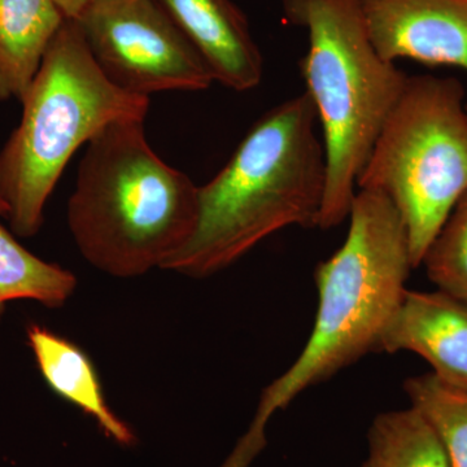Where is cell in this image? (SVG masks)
Wrapping results in <instances>:
<instances>
[{"label": "cell", "mask_w": 467, "mask_h": 467, "mask_svg": "<svg viewBox=\"0 0 467 467\" xmlns=\"http://www.w3.org/2000/svg\"><path fill=\"white\" fill-rule=\"evenodd\" d=\"M20 124L0 150V199L12 232L41 230L48 199L79 147L124 119H146L150 97L117 88L92 57L76 21L48 46L23 99Z\"/></svg>", "instance_id": "5"}, {"label": "cell", "mask_w": 467, "mask_h": 467, "mask_svg": "<svg viewBox=\"0 0 467 467\" xmlns=\"http://www.w3.org/2000/svg\"><path fill=\"white\" fill-rule=\"evenodd\" d=\"M218 82L236 92L254 90L264 57L250 23L233 0H160Z\"/></svg>", "instance_id": "10"}, {"label": "cell", "mask_w": 467, "mask_h": 467, "mask_svg": "<svg viewBox=\"0 0 467 467\" xmlns=\"http://www.w3.org/2000/svg\"><path fill=\"white\" fill-rule=\"evenodd\" d=\"M104 76L122 90H208L213 76L160 0H90L77 16Z\"/></svg>", "instance_id": "7"}, {"label": "cell", "mask_w": 467, "mask_h": 467, "mask_svg": "<svg viewBox=\"0 0 467 467\" xmlns=\"http://www.w3.org/2000/svg\"><path fill=\"white\" fill-rule=\"evenodd\" d=\"M66 21L54 0H0V100L23 99Z\"/></svg>", "instance_id": "12"}, {"label": "cell", "mask_w": 467, "mask_h": 467, "mask_svg": "<svg viewBox=\"0 0 467 467\" xmlns=\"http://www.w3.org/2000/svg\"><path fill=\"white\" fill-rule=\"evenodd\" d=\"M411 408L420 411L441 441L451 467H467V391L434 373L405 380Z\"/></svg>", "instance_id": "15"}, {"label": "cell", "mask_w": 467, "mask_h": 467, "mask_svg": "<svg viewBox=\"0 0 467 467\" xmlns=\"http://www.w3.org/2000/svg\"><path fill=\"white\" fill-rule=\"evenodd\" d=\"M358 189L392 202L407 227L411 264L420 266L467 192V109L459 79L409 77L359 173Z\"/></svg>", "instance_id": "6"}, {"label": "cell", "mask_w": 467, "mask_h": 467, "mask_svg": "<svg viewBox=\"0 0 467 467\" xmlns=\"http://www.w3.org/2000/svg\"><path fill=\"white\" fill-rule=\"evenodd\" d=\"M5 214L7 207L0 199V216ZM76 285L73 273L39 259L0 223V318L9 301L33 300L58 308L72 296Z\"/></svg>", "instance_id": "13"}, {"label": "cell", "mask_w": 467, "mask_h": 467, "mask_svg": "<svg viewBox=\"0 0 467 467\" xmlns=\"http://www.w3.org/2000/svg\"><path fill=\"white\" fill-rule=\"evenodd\" d=\"M420 265L438 290L467 303V192L427 248Z\"/></svg>", "instance_id": "16"}, {"label": "cell", "mask_w": 467, "mask_h": 467, "mask_svg": "<svg viewBox=\"0 0 467 467\" xmlns=\"http://www.w3.org/2000/svg\"><path fill=\"white\" fill-rule=\"evenodd\" d=\"M27 340L52 391L94 418L113 441L133 444V431L110 410L94 365L84 350L38 325L27 328Z\"/></svg>", "instance_id": "11"}, {"label": "cell", "mask_w": 467, "mask_h": 467, "mask_svg": "<svg viewBox=\"0 0 467 467\" xmlns=\"http://www.w3.org/2000/svg\"><path fill=\"white\" fill-rule=\"evenodd\" d=\"M346 241L316 267L318 309L299 358L264 389L247 432L220 467H250L265 450L267 423L300 393L378 353L398 312L411 264L404 221L383 193L358 190Z\"/></svg>", "instance_id": "1"}, {"label": "cell", "mask_w": 467, "mask_h": 467, "mask_svg": "<svg viewBox=\"0 0 467 467\" xmlns=\"http://www.w3.org/2000/svg\"><path fill=\"white\" fill-rule=\"evenodd\" d=\"M285 20L308 34L300 58L326 156V190L318 227L348 218L359 173L409 76L380 57L359 0H282Z\"/></svg>", "instance_id": "4"}, {"label": "cell", "mask_w": 467, "mask_h": 467, "mask_svg": "<svg viewBox=\"0 0 467 467\" xmlns=\"http://www.w3.org/2000/svg\"><path fill=\"white\" fill-rule=\"evenodd\" d=\"M466 109H467V106H466Z\"/></svg>", "instance_id": "19"}, {"label": "cell", "mask_w": 467, "mask_h": 467, "mask_svg": "<svg viewBox=\"0 0 467 467\" xmlns=\"http://www.w3.org/2000/svg\"><path fill=\"white\" fill-rule=\"evenodd\" d=\"M416 353L442 382L467 391V303L444 291L405 292L378 353Z\"/></svg>", "instance_id": "9"}, {"label": "cell", "mask_w": 467, "mask_h": 467, "mask_svg": "<svg viewBox=\"0 0 467 467\" xmlns=\"http://www.w3.org/2000/svg\"><path fill=\"white\" fill-rule=\"evenodd\" d=\"M317 124L306 92L267 110L225 167L199 186L195 229L162 270L205 278L279 230L318 227L326 156Z\"/></svg>", "instance_id": "2"}, {"label": "cell", "mask_w": 467, "mask_h": 467, "mask_svg": "<svg viewBox=\"0 0 467 467\" xmlns=\"http://www.w3.org/2000/svg\"><path fill=\"white\" fill-rule=\"evenodd\" d=\"M361 467H368V463L365 462L364 465H362Z\"/></svg>", "instance_id": "18"}, {"label": "cell", "mask_w": 467, "mask_h": 467, "mask_svg": "<svg viewBox=\"0 0 467 467\" xmlns=\"http://www.w3.org/2000/svg\"><path fill=\"white\" fill-rule=\"evenodd\" d=\"M199 186L147 140L143 119H124L86 144L67 225L90 265L116 278L162 269L189 241Z\"/></svg>", "instance_id": "3"}, {"label": "cell", "mask_w": 467, "mask_h": 467, "mask_svg": "<svg viewBox=\"0 0 467 467\" xmlns=\"http://www.w3.org/2000/svg\"><path fill=\"white\" fill-rule=\"evenodd\" d=\"M66 20H76L90 0H54Z\"/></svg>", "instance_id": "17"}, {"label": "cell", "mask_w": 467, "mask_h": 467, "mask_svg": "<svg viewBox=\"0 0 467 467\" xmlns=\"http://www.w3.org/2000/svg\"><path fill=\"white\" fill-rule=\"evenodd\" d=\"M368 441V467H451L434 430L411 407L374 418Z\"/></svg>", "instance_id": "14"}, {"label": "cell", "mask_w": 467, "mask_h": 467, "mask_svg": "<svg viewBox=\"0 0 467 467\" xmlns=\"http://www.w3.org/2000/svg\"><path fill=\"white\" fill-rule=\"evenodd\" d=\"M380 57L467 72V0H359Z\"/></svg>", "instance_id": "8"}]
</instances>
